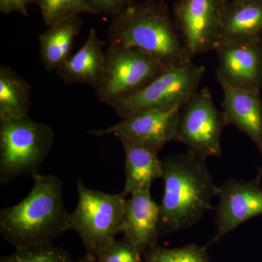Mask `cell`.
Masks as SVG:
<instances>
[{
  "mask_svg": "<svg viewBox=\"0 0 262 262\" xmlns=\"http://www.w3.org/2000/svg\"><path fill=\"white\" fill-rule=\"evenodd\" d=\"M163 198L160 206V234L174 233L195 225L213 209L211 200L218 196L206 160L190 151L163 160Z\"/></svg>",
  "mask_w": 262,
  "mask_h": 262,
  "instance_id": "6da1fadb",
  "label": "cell"
},
{
  "mask_svg": "<svg viewBox=\"0 0 262 262\" xmlns=\"http://www.w3.org/2000/svg\"><path fill=\"white\" fill-rule=\"evenodd\" d=\"M32 178L28 195L0 211V233L15 248L52 243L70 230L61 179L39 173Z\"/></svg>",
  "mask_w": 262,
  "mask_h": 262,
  "instance_id": "7a4b0ae2",
  "label": "cell"
},
{
  "mask_svg": "<svg viewBox=\"0 0 262 262\" xmlns=\"http://www.w3.org/2000/svg\"><path fill=\"white\" fill-rule=\"evenodd\" d=\"M112 17L108 43L144 52L167 68L192 62L163 5L132 3Z\"/></svg>",
  "mask_w": 262,
  "mask_h": 262,
  "instance_id": "3957f363",
  "label": "cell"
},
{
  "mask_svg": "<svg viewBox=\"0 0 262 262\" xmlns=\"http://www.w3.org/2000/svg\"><path fill=\"white\" fill-rule=\"evenodd\" d=\"M55 136L48 124L29 117L0 121V183L39 173Z\"/></svg>",
  "mask_w": 262,
  "mask_h": 262,
  "instance_id": "277c9868",
  "label": "cell"
},
{
  "mask_svg": "<svg viewBox=\"0 0 262 262\" xmlns=\"http://www.w3.org/2000/svg\"><path fill=\"white\" fill-rule=\"evenodd\" d=\"M78 202L70 213V229L82 239L86 252L97 256L122 232L125 202L128 194L122 191L108 194L90 189L77 182Z\"/></svg>",
  "mask_w": 262,
  "mask_h": 262,
  "instance_id": "5b68a950",
  "label": "cell"
},
{
  "mask_svg": "<svg viewBox=\"0 0 262 262\" xmlns=\"http://www.w3.org/2000/svg\"><path fill=\"white\" fill-rule=\"evenodd\" d=\"M168 69L144 52L108 43L105 50L104 75L96 90V96L100 102L113 107Z\"/></svg>",
  "mask_w": 262,
  "mask_h": 262,
  "instance_id": "8992f818",
  "label": "cell"
},
{
  "mask_svg": "<svg viewBox=\"0 0 262 262\" xmlns=\"http://www.w3.org/2000/svg\"><path fill=\"white\" fill-rule=\"evenodd\" d=\"M206 70L192 62L169 68L112 108L120 118L146 110L182 108L199 90Z\"/></svg>",
  "mask_w": 262,
  "mask_h": 262,
  "instance_id": "52a82bcc",
  "label": "cell"
},
{
  "mask_svg": "<svg viewBox=\"0 0 262 262\" xmlns=\"http://www.w3.org/2000/svg\"><path fill=\"white\" fill-rule=\"evenodd\" d=\"M225 115L215 106L208 88L199 89L182 108L176 141L187 151L206 160L222 155V130L227 126Z\"/></svg>",
  "mask_w": 262,
  "mask_h": 262,
  "instance_id": "ba28073f",
  "label": "cell"
},
{
  "mask_svg": "<svg viewBox=\"0 0 262 262\" xmlns=\"http://www.w3.org/2000/svg\"><path fill=\"white\" fill-rule=\"evenodd\" d=\"M225 8L224 0H182L177 5L176 26L191 59L214 51Z\"/></svg>",
  "mask_w": 262,
  "mask_h": 262,
  "instance_id": "9c48e42d",
  "label": "cell"
},
{
  "mask_svg": "<svg viewBox=\"0 0 262 262\" xmlns=\"http://www.w3.org/2000/svg\"><path fill=\"white\" fill-rule=\"evenodd\" d=\"M182 108L149 110L131 114L106 128L90 131L101 137L113 135L119 141H127L160 151L170 141H176Z\"/></svg>",
  "mask_w": 262,
  "mask_h": 262,
  "instance_id": "30bf717a",
  "label": "cell"
},
{
  "mask_svg": "<svg viewBox=\"0 0 262 262\" xmlns=\"http://www.w3.org/2000/svg\"><path fill=\"white\" fill-rule=\"evenodd\" d=\"M261 179L244 181L229 179L221 186L215 208L216 231L211 244H216L247 221L262 215Z\"/></svg>",
  "mask_w": 262,
  "mask_h": 262,
  "instance_id": "8fae6325",
  "label": "cell"
},
{
  "mask_svg": "<svg viewBox=\"0 0 262 262\" xmlns=\"http://www.w3.org/2000/svg\"><path fill=\"white\" fill-rule=\"evenodd\" d=\"M217 79L239 89L261 91L262 40L251 43L220 42L214 51Z\"/></svg>",
  "mask_w": 262,
  "mask_h": 262,
  "instance_id": "7c38bea8",
  "label": "cell"
},
{
  "mask_svg": "<svg viewBox=\"0 0 262 262\" xmlns=\"http://www.w3.org/2000/svg\"><path fill=\"white\" fill-rule=\"evenodd\" d=\"M160 206L150 191L130 194L125 202L122 232L142 254L158 244Z\"/></svg>",
  "mask_w": 262,
  "mask_h": 262,
  "instance_id": "4fadbf2b",
  "label": "cell"
},
{
  "mask_svg": "<svg viewBox=\"0 0 262 262\" xmlns=\"http://www.w3.org/2000/svg\"><path fill=\"white\" fill-rule=\"evenodd\" d=\"M218 81L223 91L222 113L227 125H234L246 134L262 155L261 91L239 89Z\"/></svg>",
  "mask_w": 262,
  "mask_h": 262,
  "instance_id": "5bb4252c",
  "label": "cell"
},
{
  "mask_svg": "<svg viewBox=\"0 0 262 262\" xmlns=\"http://www.w3.org/2000/svg\"><path fill=\"white\" fill-rule=\"evenodd\" d=\"M104 45L96 29H90L82 47L56 71L58 78L66 84H88L97 89L104 75Z\"/></svg>",
  "mask_w": 262,
  "mask_h": 262,
  "instance_id": "9a60e30c",
  "label": "cell"
},
{
  "mask_svg": "<svg viewBox=\"0 0 262 262\" xmlns=\"http://www.w3.org/2000/svg\"><path fill=\"white\" fill-rule=\"evenodd\" d=\"M262 40V0H235L225 6L219 42ZM218 42V43H219Z\"/></svg>",
  "mask_w": 262,
  "mask_h": 262,
  "instance_id": "2e32d148",
  "label": "cell"
},
{
  "mask_svg": "<svg viewBox=\"0 0 262 262\" xmlns=\"http://www.w3.org/2000/svg\"><path fill=\"white\" fill-rule=\"evenodd\" d=\"M125 154V187L127 194L150 191L157 179L163 178V162L159 151L127 141H120Z\"/></svg>",
  "mask_w": 262,
  "mask_h": 262,
  "instance_id": "e0dca14e",
  "label": "cell"
},
{
  "mask_svg": "<svg viewBox=\"0 0 262 262\" xmlns=\"http://www.w3.org/2000/svg\"><path fill=\"white\" fill-rule=\"evenodd\" d=\"M82 26L80 15L48 27L39 36L41 61L46 70H58L70 58L75 37Z\"/></svg>",
  "mask_w": 262,
  "mask_h": 262,
  "instance_id": "ac0fdd59",
  "label": "cell"
},
{
  "mask_svg": "<svg viewBox=\"0 0 262 262\" xmlns=\"http://www.w3.org/2000/svg\"><path fill=\"white\" fill-rule=\"evenodd\" d=\"M32 88L8 66L0 67V121L29 117Z\"/></svg>",
  "mask_w": 262,
  "mask_h": 262,
  "instance_id": "d6986e66",
  "label": "cell"
},
{
  "mask_svg": "<svg viewBox=\"0 0 262 262\" xmlns=\"http://www.w3.org/2000/svg\"><path fill=\"white\" fill-rule=\"evenodd\" d=\"M0 262H73L66 250L53 243L15 248V251L2 256Z\"/></svg>",
  "mask_w": 262,
  "mask_h": 262,
  "instance_id": "ffe728a7",
  "label": "cell"
},
{
  "mask_svg": "<svg viewBox=\"0 0 262 262\" xmlns=\"http://www.w3.org/2000/svg\"><path fill=\"white\" fill-rule=\"evenodd\" d=\"M145 262H211L207 246L189 244L180 248H168L158 246L143 254Z\"/></svg>",
  "mask_w": 262,
  "mask_h": 262,
  "instance_id": "44dd1931",
  "label": "cell"
},
{
  "mask_svg": "<svg viewBox=\"0 0 262 262\" xmlns=\"http://www.w3.org/2000/svg\"><path fill=\"white\" fill-rule=\"evenodd\" d=\"M42 20L48 27L84 13L93 14L84 0H37Z\"/></svg>",
  "mask_w": 262,
  "mask_h": 262,
  "instance_id": "7402d4cb",
  "label": "cell"
},
{
  "mask_svg": "<svg viewBox=\"0 0 262 262\" xmlns=\"http://www.w3.org/2000/svg\"><path fill=\"white\" fill-rule=\"evenodd\" d=\"M98 262H145L142 253L124 238L114 239L97 256Z\"/></svg>",
  "mask_w": 262,
  "mask_h": 262,
  "instance_id": "603a6c76",
  "label": "cell"
},
{
  "mask_svg": "<svg viewBox=\"0 0 262 262\" xmlns=\"http://www.w3.org/2000/svg\"><path fill=\"white\" fill-rule=\"evenodd\" d=\"M93 15H115L134 0H84Z\"/></svg>",
  "mask_w": 262,
  "mask_h": 262,
  "instance_id": "cb8c5ba5",
  "label": "cell"
},
{
  "mask_svg": "<svg viewBox=\"0 0 262 262\" xmlns=\"http://www.w3.org/2000/svg\"><path fill=\"white\" fill-rule=\"evenodd\" d=\"M29 3V0H0V12L5 15L18 12L24 16L28 17Z\"/></svg>",
  "mask_w": 262,
  "mask_h": 262,
  "instance_id": "d4e9b609",
  "label": "cell"
},
{
  "mask_svg": "<svg viewBox=\"0 0 262 262\" xmlns=\"http://www.w3.org/2000/svg\"><path fill=\"white\" fill-rule=\"evenodd\" d=\"M76 262H98L97 258L94 255L86 253L85 256Z\"/></svg>",
  "mask_w": 262,
  "mask_h": 262,
  "instance_id": "484cf974",
  "label": "cell"
},
{
  "mask_svg": "<svg viewBox=\"0 0 262 262\" xmlns=\"http://www.w3.org/2000/svg\"><path fill=\"white\" fill-rule=\"evenodd\" d=\"M257 176H256V177H258V178L261 179L262 178V167H260V168H258L257 169Z\"/></svg>",
  "mask_w": 262,
  "mask_h": 262,
  "instance_id": "4316f807",
  "label": "cell"
}]
</instances>
